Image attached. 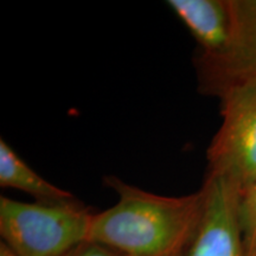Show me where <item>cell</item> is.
Returning <instances> with one entry per match:
<instances>
[{
  "instance_id": "cell-1",
  "label": "cell",
  "mask_w": 256,
  "mask_h": 256,
  "mask_svg": "<svg viewBox=\"0 0 256 256\" xmlns=\"http://www.w3.org/2000/svg\"><path fill=\"white\" fill-rule=\"evenodd\" d=\"M104 183L118 194V202L94 212L88 241L120 256H182L203 210L200 188L186 196L168 197L115 176H107Z\"/></svg>"
},
{
  "instance_id": "cell-2",
  "label": "cell",
  "mask_w": 256,
  "mask_h": 256,
  "mask_svg": "<svg viewBox=\"0 0 256 256\" xmlns=\"http://www.w3.org/2000/svg\"><path fill=\"white\" fill-rule=\"evenodd\" d=\"M92 215L76 200L25 203L2 196V242L17 256H64L88 241Z\"/></svg>"
},
{
  "instance_id": "cell-3",
  "label": "cell",
  "mask_w": 256,
  "mask_h": 256,
  "mask_svg": "<svg viewBox=\"0 0 256 256\" xmlns=\"http://www.w3.org/2000/svg\"><path fill=\"white\" fill-rule=\"evenodd\" d=\"M222 122L206 151V174L229 179L240 192L256 182V81L218 96Z\"/></svg>"
},
{
  "instance_id": "cell-4",
  "label": "cell",
  "mask_w": 256,
  "mask_h": 256,
  "mask_svg": "<svg viewBox=\"0 0 256 256\" xmlns=\"http://www.w3.org/2000/svg\"><path fill=\"white\" fill-rule=\"evenodd\" d=\"M203 210L182 256H246L238 216L240 188L229 179L206 174Z\"/></svg>"
},
{
  "instance_id": "cell-5",
  "label": "cell",
  "mask_w": 256,
  "mask_h": 256,
  "mask_svg": "<svg viewBox=\"0 0 256 256\" xmlns=\"http://www.w3.org/2000/svg\"><path fill=\"white\" fill-rule=\"evenodd\" d=\"M232 31L222 55L194 60L198 89L218 96L232 86L256 81V0H230Z\"/></svg>"
},
{
  "instance_id": "cell-6",
  "label": "cell",
  "mask_w": 256,
  "mask_h": 256,
  "mask_svg": "<svg viewBox=\"0 0 256 256\" xmlns=\"http://www.w3.org/2000/svg\"><path fill=\"white\" fill-rule=\"evenodd\" d=\"M166 5L197 42L196 58L212 60L226 50L232 31L230 0H168Z\"/></svg>"
},
{
  "instance_id": "cell-7",
  "label": "cell",
  "mask_w": 256,
  "mask_h": 256,
  "mask_svg": "<svg viewBox=\"0 0 256 256\" xmlns=\"http://www.w3.org/2000/svg\"><path fill=\"white\" fill-rule=\"evenodd\" d=\"M0 186L25 192L42 203L75 200L72 192L57 188L38 174L2 138L0 139Z\"/></svg>"
},
{
  "instance_id": "cell-8",
  "label": "cell",
  "mask_w": 256,
  "mask_h": 256,
  "mask_svg": "<svg viewBox=\"0 0 256 256\" xmlns=\"http://www.w3.org/2000/svg\"><path fill=\"white\" fill-rule=\"evenodd\" d=\"M238 216L246 256H256V182L240 192Z\"/></svg>"
},
{
  "instance_id": "cell-9",
  "label": "cell",
  "mask_w": 256,
  "mask_h": 256,
  "mask_svg": "<svg viewBox=\"0 0 256 256\" xmlns=\"http://www.w3.org/2000/svg\"><path fill=\"white\" fill-rule=\"evenodd\" d=\"M64 256H120L110 249L104 247V246L98 244V243L87 241L78 246V248L72 249Z\"/></svg>"
},
{
  "instance_id": "cell-10",
  "label": "cell",
  "mask_w": 256,
  "mask_h": 256,
  "mask_svg": "<svg viewBox=\"0 0 256 256\" xmlns=\"http://www.w3.org/2000/svg\"><path fill=\"white\" fill-rule=\"evenodd\" d=\"M0 256H17L5 243H0Z\"/></svg>"
}]
</instances>
